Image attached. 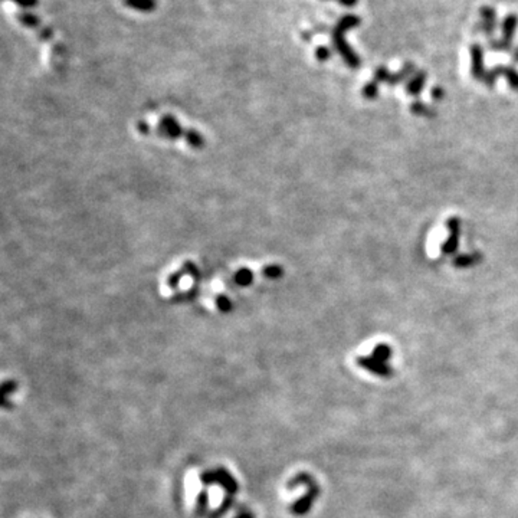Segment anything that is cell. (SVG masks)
I'll return each mask as SVG.
<instances>
[{"instance_id": "cell-7", "label": "cell", "mask_w": 518, "mask_h": 518, "mask_svg": "<svg viewBox=\"0 0 518 518\" xmlns=\"http://www.w3.org/2000/svg\"><path fill=\"white\" fill-rule=\"evenodd\" d=\"M360 22H361L360 17L356 16V15H345V16H343L338 20V23L336 24V29L340 31V32H343V34H345L347 31L359 27Z\"/></svg>"}, {"instance_id": "cell-21", "label": "cell", "mask_w": 518, "mask_h": 518, "mask_svg": "<svg viewBox=\"0 0 518 518\" xmlns=\"http://www.w3.org/2000/svg\"><path fill=\"white\" fill-rule=\"evenodd\" d=\"M340 5L345 6V8H353L359 3V0H338Z\"/></svg>"}, {"instance_id": "cell-20", "label": "cell", "mask_w": 518, "mask_h": 518, "mask_svg": "<svg viewBox=\"0 0 518 518\" xmlns=\"http://www.w3.org/2000/svg\"><path fill=\"white\" fill-rule=\"evenodd\" d=\"M412 111L416 113V114H429V110L424 104H421V103L413 104L412 106Z\"/></svg>"}, {"instance_id": "cell-6", "label": "cell", "mask_w": 518, "mask_h": 518, "mask_svg": "<svg viewBox=\"0 0 518 518\" xmlns=\"http://www.w3.org/2000/svg\"><path fill=\"white\" fill-rule=\"evenodd\" d=\"M518 27V17L515 15H508L503 22V39L511 42Z\"/></svg>"}, {"instance_id": "cell-15", "label": "cell", "mask_w": 518, "mask_h": 518, "mask_svg": "<svg viewBox=\"0 0 518 518\" xmlns=\"http://www.w3.org/2000/svg\"><path fill=\"white\" fill-rule=\"evenodd\" d=\"M377 92H379L377 82H368V84L363 88V95H364L366 98H376V96H377Z\"/></svg>"}, {"instance_id": "cell-11", "label": "cell", "mask_w": 518, "mask_h": 518, "mask_svg": "<svg viewBox=\"0 0 518 518\" xmlns=\"http://www.w3.org/2000/svg\"><path fill=\"white\" fill-rule=\"evenodd\" d=\"M17 19H19V22L22 24H24V27H28V28H36L38 24H39V17L35 16V15H32V13H28V12L20 13L17 16Z\"/></svg>"}, {"instance_id": "cell-3", "label": "cell", "mask_w": 518, "mask_h": 518, "mask_svg": "<svg viewBox=\"0 0 518 518\" xmlns=\"http://www.w3.org/2000/svg\"><path fill=\"white\" fill-rule=\"evenodd\" d=\"M471 58H473V75L477 80H484L485 71H484V51L478 43H474L471 46Z\"/></svg>"}, {"instance_id": "cell-18", "label": "cell", "mask_w": 518, "mask_h": 518, "mask_svg": "<svg viewBox=\"0 0 518 518\" xmlns=\"http://www.w3.org/2000/svg\"><path fill=\"white\" fill-rule=\"evenodd\" d=\"M10 2L16 3L17 6H20V8H23V9H31V8L38 6L39 0H10Z\"/></svg>"}, {"instance_id": "cell-19", "label": "cell", "mask_w": 518, "mask_h": 518, "mask_svg": "<svg viewBox=\"0 0 518 518\" xmlns=\"http://www.w3.org/2000/svg\"><path fill=\"white\" fill-rule=\"evenodd\" d=\"M315 54H317L318 61H327L330 58V51H329V48H326V46H319Z\"/></svg>"}, {"instance_id": "cell-1", "label": "cell", "mask_w": 518, "mask_h": 518, "mask_svg": "<svg viewBox=\"0 0 518 518\" xmlns=\"http://www.w3.org/2000/svg\"><path fill=\"white\" fill-rule=\"evenodd\" d=\"M391 356V350L386 344H379L375 349L373 354L370 357H363L359 360V363L370 372L379 375V376H389L391 373L390 367L387 366V360Z\"/></svg>"}, {"instance_id": "cell-14", "label": "cell", "mask_w": 518, "mask_h": 518, "mask_svg": "<svg viewBox=\"0 0 518 518\" xmlns=\"http://www.w3.org/2000/svg\"><path fill=\"white\" fill-rule=\"evenodd\" d=\"M489 49H491V51H510V49H511V42H507L504 39H501V41H491L489 42Z\"/></svg>"}, {"instance_id": "cell-4", "label": "cell", "mask_w": 518, "mask_h": 518, "mask_svg": "<svg viewBox=\"0 0 518 518\" xmlns=\"http://www.w3.org/2000/svg\"><path fill=\"white\" fill-rule=\"evenodd\" d=\"M448 228L451 231V236L447 239L445 245L442 246V251L445 254H452L458 246V236H459V220L452 217L448 220Z\"/></svg>"}, {"instance_id": "cell-16", "label": "cell", "mask_w": 518, "mask_h": 518, "mask_svg": "<svg viewBox=\"0 0 518 518\" xmlns=\"http://www.w3.org/2000/svg\"><path fill=\"white\" fill-rule=\"evenodd\" d=\"M389 75H390V73L387 72V69L384 68V66H380V68H377V71L375 72V82H387V80H389Z\"/></svg>"}, {"instance_id": "cell-5", "label": "cell", "mask_w": 518, "mask_h": 518, "mask_svg": "<svg viewBox=\"0 0 518 518\" xmlns=\"http://www.w3.org/2000/svg\"><path fill=\"white\" fill-rule=\"evenodd\" d=\"M124 5L143 13H150L157 8L156 0H124Z\"/></svg>"}, {"instance_id": "cell-12", "label": "cell", "mask_w": 518, "mask_h": 518, "mask_svg": "<svg viewBox=\"0 0 518 518\" xmlns=\"http://www.w3.org/2000/svg\"><path fill=\"white\" fill-rule=\"evenodd\" d=\"M501 73H504V66H497V68H492L491 71H488L485 73L484 77V82L488 85V87H492L496 84V80L501 75Z\"/></svg>"}, {"instance_id": "cell-9", "label": "cell", "mask_w": 518, "mask_h": 518, "mask_svg": "<svg viewBox=\"0 0 518 518\" xmlns=\"http://www.w3.org/2000/svg\"><path fill=\"white\" fill-rule=\"evenodd\" d=\"M425 81H426V73L424 71L417 72L416 75L412 78V81L408 84L406 89L410 95H417L419 92H421V89L424 88L425 85Z\"/></svg>"}, {"instance_id": "cell-22", "label": "cell", "mask_w": 518, "mask_h": 518, "mask_svg": "<svg viewBox=\"0 0 518 518\" xmlns=\"http://www.w3.org/2000/svg\"><path fill=\"white\" fill-rule=\"evenodd\" d=\"M432 96L435 98V100H436V98L439 100V98L443 96V91H442L440 88H433V89H432Z\"/></svg>"}, {"instance_id": "cell-13", "label": "cell", "mask_w": 518, "mask_h": 518, "mask_svg": "<svg viewBox=\"0 0 518 518\" xmlns=\"http://www.w3.org/2000/svg\"><path fill=\"white\" fill-rule=\"evenodd\" d=\"M504 75L507 77V81L510 87L515 91H518V72L511 66H504Z\"/></svg>"}, {"instance_id": "cell-17", "label": "cell", "mask_w": 518, "mask_h": 518, "mask_svg": "<svg viewBox=\"0 0 518 518\" xmlns=\"http://www.w3.org/2000/svg\"><path fill=\"white\" fill-rule=\"evenodd\" d=\"M475 262V259H474V257L473 255H462V257H458L456 259H455V265L456 266H470V265H473Z\"/></svg>"}, {"instance_id": "cell-2", "label": "cell", "mask_w": 518, "mask_h": 518, "mask_svg": "<svg viewBox=\"0 0 518 518\" xmlns=\"http://www.w3.org/2000/svg\"><path fill=\"white\" fill-rule=\"evenodd\" d=\"M333 43H334L337 51L340 52V55L343 57V59L347 62L349 66H352V68H359L360 66V59H359L357 54L349 46V43L345 42L344 34L337 31L336 28L333 31Z\"/></svg>"}, {"instance_id": "cell-10", "label": "cell", "mask_w": 518, "mask_h": 518, "mask_svg": "<svg viewBox=\"0 0 518 518\" xmlns=\"http://www.w3.org/2000/svg\"><path fill=\"white\" fill-rule=\"evenodd\" d=\"M481 17L484 23H489V24H497V12L494 8L491 6H482L481 8Z\"/></svg>"}, {"instance_id": "cell-8", "label": "cell", "mask_w": 518, "mask_h": 518, "mask_svg": "<svg viewBox=\"0 0 518 518\" xmlns=\"http://www.w3.org/2000/svg\"><path fill=\"white\" fill-rule=\"evenodd\" d=\"M413 72H415V66L412 64H406L398 73H390L389 80H387V84L396 85V84L405 81L408 77H410Z\"/></svg>"}, {"instance_id": "cell-23", "label": "cell", "mask_w": 518, "mask_h": 518, "mask_svg": "<svg viewBox=\"0 0 518 518\" xmlns=\"http://www.w3.org/2000/svg\"><path fill=\"white\" fill-rule=\"evenodd\" d=\"M512 59H514L515 64H518V48H517L515 51H514V57H512Z\"/></svg>"}]
</instances>
